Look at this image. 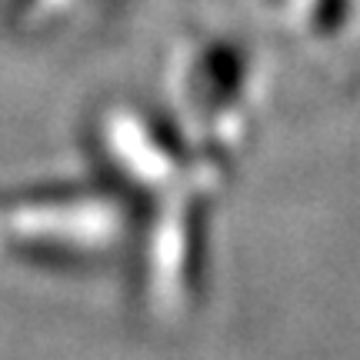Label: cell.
I'll list each match as a JSON object with an SVG mask.
<instances>
[{
  "label": "cell",
  "instance_id": "1",
  "mask_svg": "<svg viewBox=\"0 0 360 360\" xmlns=\"http://www.w3.org/2000/svg\"><path fill=\"white\" fill-rule=\"evenodd\" d=\"M137 204L97 170L77 180H44L0 197V250L57 270L130 260Z\"/></svg>",
  "mask_w": 360,
  "mask_h": 360
},
{
  "label": "cell",
  "instance_id": "2",
  "mask_svg": "<svg viewBox=\"0 0 360 360\" xmlns=\"http://www.w3.org/2000/svg\"><path fill=\"white\" fill-rule=\"evenodd\" d=\"M260 64L233 34L197 30L167 60V110L197 154L233 170L257 127Z\"/></svg>",
  "mask_w": 360,
  "mask_h": 360
},
{
  "label": "cell",
  "instance_id": "3",
  "mask_svg": "<svg viewBox=\"0 0 360 360\" xmlns=\"http://www.w3.org/2000/svg\"><path fill=\"white\" fill-rule=\"evenodd\" d=\"M227 180L207 177L137 210L134 294L154 323L177 327L200 310L214 250V204Z\"/></svg>",
  "mask_w": 360,
  "mask_h": 360
},
{
  "label": "cell",
  "instance_id": "4",
  "mask_svg": "<svg viewBox=\"0 0 360 360\" xmlns=\"http://www.w3.org/2000/svg\"><path fill=\"white\" fill-rule=\"evenodd\" d=\"M87 154L94 170L127 193L137 210L193 180H231V170L204 160L164 110L137 101H107L94 110Z\"/></svg>",
  "mask_w": 360,
  "mask_h": 360
},
{
  "label": "cell",
  "instance_id": "5",
  "mask_svg": "<svg viewBox=\"0 0 360 360\" xmlns=\"http://www.w3.org/2000/svg\"><path fill=\"white\" fill-rule=\"evenodd\" d=\"M103 0H7V17L17 34L44 37L51 30L77 24L80 17Z\"/></svg>",
  "mask_w": 360,
  "mask_h": 360
}]
</instances>
